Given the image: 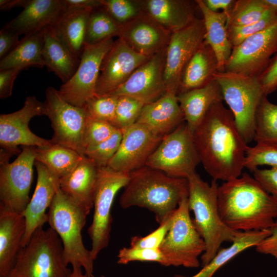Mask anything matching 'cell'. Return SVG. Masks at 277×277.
Returning a JSON list of instances; mask_svg holds the SVG:
<instances>
[{
	"label": "cell",
	"mask_w": 277,
	"mask_h": 277,
	"mask_svg": "<svg viewBox=\"0 0 277 277\" xmlns=\"http://www.w3.org/2000/svg\"><path fill=\"white\" fill-rule=\"evenodd\" d=\"M65 10L62 0H29L23 10L5 26L24 35L56 23Z\"/></svg>",
	"instance_id": "cb8c5ba5"
},
{
	"label": "cell",
	"mask_w": 277,
	"mask_h": 277,
	"mask_svg": "<svg viewBox=\"0 0 277 277\" xmlns=\"http://www.w3.org/2000/svg\"><path fill=\"white\" fill-rule=\"evenodd\" d=\"M62 241L50 227L37 229L23 247L8 277H69Z\"/></svg>",
	"instance_id": "8992f818"
},
{
	"label": "cell",
	"mask_w": 277,
	"mask_h": 277,
	"mask_svg": "<svg viewBox=\"0 0 277 277\" xmlns=\"http://www.w3.org/2000/svg\"><path fill=\"white\" fill-rule=\"evenodd\" d=\"M29 2V0H1L0 10L6 11L17 7L24 8Z\"/></svg>",
	"instance_id": "11a10c76"
},
{
	"label": "cell",
	"mask_w": 277,
	"mask_h": 277,
	"mask_svg": "<svg viewBox=\"0 0 277 277\" xmlns=\"http://www.w3.org/2000/svg\"><path fill=\"white\" fill-rule=\"evenodd\" d=\"M122 131L121 144L108 166L116 171L130 173L146 166L163 136L138 123Z\"/></svg>",
	"instance_id": "e0dca14e"
},
{
	"label": "cell",
	"mask_w": 277,
	"mask_h": 277,
	"mask_svg": "<svg viewBox=\"0 0 277 277\" xmlns=\"http://www.w3.org/2000/svg\"><path fill=\"white\" fill-rule=\"evenodd\" d=\"M269 6L264 0H238L227 17V27L247 25L260 20Z\"/></svg>",
	"instance_id": "8d00e7d4"
},
{
	"label": "cell",
	"mask_w": 277,
	"mask_h": 277,
	"mask_svg": "<svg viewBox=\"0 0 277 277\" xmlns=\"http://www.w3.org/2000/svg\"><path fill=\"white\" fill-rule=\"evenodd\" d=\"M45 114L44 103L34 96H27L19 110L1 114V147L15 154L18 152L19 145L43 147L52 144L51 140L36 135L29 128V123L33 117Z\"/></svg>",
	"instance_id": "2e32d148"
},
{
	"label": "cell",
	"mask_w": 277,
	"mask_h": 277,
	"mask_svg": "<svg viewBox=\"0 0 277 277\" xmlns=\"http://www.w3.org/2000/svg\"><path fill=\"white\" fill-rule=\"evenodd\" d=\"M270 234V230L240 231L228 247L220 249L214 258L196 274L191 276L176 274L173 277H213L224 264L245 250L255 247Z\"/></svg>",
	"instance_id": "d6a6232c"
},
{
	"label": "cell",
	"mask_w": 277,
	"mask_h": 277,
	"mask_svg": "<svg viewBox=\"0 0 277 277\" xmlns=\"http://www.w3.org/2000/svg\"><path fill=\"white\" fill-rule=\"evenodd\" d=\"M26 230L22 213L0 209V277H8L23 248Z\"/></svg>",
	"instance_id": "484cf974"
},
{
	"label": "cell",
	"mask_w": 277,
	"mask_h": 277,
	"mask_svg": "<svg viewBox=\"0 0 277 277\" xmlns=\"http://www.w3.org/2000/svg\"><path fill=\"white\" fill-rule=\"evenodd\" d=\"M65 11L95 8L101 6L100 0H62Z\"/></svg>",
	"instance_id": "f5cc1de1"
},
{
	"label": "cell",
	"mask_w": 277,
	"mask_h": 277,
	"mask_svg": "<svg viewBox=\"0 0 277 277\" xmlns=\"http://www.w3.org/2000/svg\"><path fill=\"white\" fill-rule=\"evenodd\" d=\"M112 37L94 44H85L78 67L72 77L58 90L69 104L80 107L96 96V85L103 58L114 42Z\"/></svg>",
	"instance_id": "4fadbf2b"
},
{
	"label": "cell",
	"mask_w": 277,
	"mask_h": 277,
	"mask_svg": "<svg viewBox=\"0 0 277 277\" xmlns=\"http://www.w3.org/2000/svg\"><path fill=\"white\" fill-rule=\"evenodd\" d=\"M201 11L205 26L204 41L214 52L218 62V71H225V66L233 48L227 34V15L224 12H213L203 0H196Z\"/></svg>",
	"instance_id": "f1b7e54d"
},
{
	"label": "cell",
	"mask_w": 277,
	"mask_h": 277,
	"mask_svg": "<svg viewBox=\"0 0 277 277\" xmlns=\"http://www.w3.org/2000/svg\"><path fill=\"white\" fill-rule=\"evenodd\" d=\"M200 163L192 133L185 122L163 137L146 166L171 177L187 179Z\"/></svg>",
	"instance_id": "9c48e42d"
},
{
	"label": "cell",
	"mask_w": 277,
	"mask_h": 277,
	"mask_svg": "<svg viewBox=\"0 0 277 277\" xmlns=\"http://www.w3.org/2000/svg\"><path fill=\"white\" fill-rule=\"evenodd\" d=\"M253 175L266 191L277 200V168H257Z\"/></svg>",
	"instance_id": "c3c4849f"
},
{
	"label": "cell",
	"mask_w": 277,
	"mask_h": 277,
	"mask_svg": "<svg viewBox=\"0 0 277 277\" xmlns=\"http://www.w3.org/2000/svg\"><path fill=\"white\" fill-rule=\"evenodd\" d=\"M184 122L177 93L166 91L156 101L144 105L136 123L145 125L153 133L164 136Z\"/></svg>",
	"instance_id": "7402d4cb"
},
{
	"label": "cell",
	"mask_w": 277,
	"mask_h": 277,
	"mask_svg": "<svg viewBox=\"0 0 277 277\" xmlns=\"http://www.w3.org/2000/svg\"><path fill=\"white\" fill-rule=\"evenodd\" d=\"M43 58L48 70L64 83L76 72L80 58L75 56L62 43L51 26L44 29Z\"/></svg>",
	"instance_id": "f546056e"
},
{
	"label": "cell",
	"mask_w": 277,
	"mask_h": 277,
	"mask_svg": "<svg viewBox=\"0 0 277 277\" xmlns=\"http://www.w3.org/2000/svg\"><path fill=\"white\" fill-rule=\"evenodd\" d=\"M117 263L127 264L133 261L153 262L169 266L168 261L160 249H137L123 248L117 255Z\"/></svg>",
	"instance_id": "f6af8a7d"
},
{
	"label": "cell",
	"mask_w": 277,
	"mask_h": 277,
	"mask_svg": "<svg viewBox=\"0 0 277 277\" xmlns=\"http://www.w3.org/2000/svg\"><path fill=\"white\" fill-rule=\"evenodd\" d=\"M93 9L65 11L56 23L51 26L59 39L79 58L85 44L88 21Z\"/></svg>",
	"instance_id": "4dcf8cb0"
},
{
	"label": "cell",
	"mask_w": 277,
	"mask_h": 277,
	"mask_svg": "<svg viewBox=\"0 0 277 277\" xmlns=\"http://www.w3.org/2000/svg\"><path fill=\"white\" fill-rule=\"evenodd\" d=\"M110 123L88 116L83 137L84 152L109 137L117 129Z\"/></svg>",
	"instance_id": "7bdbcfd3"
},
{
	"label": "cell",
	"mask_w": 277,
	"mask_h": 277,
	"mask_svg": "<svg viewBox=\"0 0 277 277\" xmlns=\"http://www.w3.org/2000/svg\"><path fill=\"white\" fill-rule=\"evenodd\" d=\"M166 48L151 56L108 95L131 97L145 105L159 99L166 92L164 80Z\"/></svg>",
	"instance_id": "d6986e66"
},
{
	"label": "cell",
	"mask_w": 277,
	"mask_h": 277,
	"mask_svg": "<svg viewBox=\"0 0 277 277\" xmlns=\"http://www.w3.org/2000/svg\"><path fill=\"white\" fill-rule=\"evenodd\" d=\"M270 234L255 247L256 251L277 259V220L270 229Z\"/></svg>",
	"instance_id": "f907efd6"
},
{
	"label": "cell",
	"mask_w": 277,
	"mask_h": 277,
	"mask_svg": "<svg viewBox=\"0 0 277 277\" xmlns=\"http://www.w3.org/2000/svg\"><path fill=\"white\" fill-rule=\"evenodd\" d=\"M37 171L36 187L30 201L22 213L26 222V230L23 239L22 247L29 242L34 232L43 227L47 222V213L55 195L60 189V179L52 174L41 163L35 160Z\"/></svg>",
	"instance_id": "44dd1931"
},
{
	"label": "cell",
	"mask_w": 277,
	"mask_h": 277,
	"mask_svg": "<svg viewBox=\"0 0 277 277\" xmlns=\"http://www.w3.org/2000/svg\"><path fill=\"white\" fill-rule=\"evenodd\" d=\"M122 136V130L117 129L107 139L86 150L84 155L91 159L98 168L107 167L118 149Z\"/></svg>",
	"instance_id": "f35d334b"
},
{
	"label": "cell",
	"mask_w": 277,
	"mask_h": 277,
	"mask_svg": "<svg viewBox=\"0 0 277 277\" xmlns=\"http://www.w3.org/2000/svg\"><path fill=\"white\" fill-rule=\"evenodd\" d=\"M85 155L70 148L52 143L35 147V160L45 165L59 179L72 171Z\"/></svg>",
	"instance_id": "836d02e7"
},
{
	"label": "cell",
	"mask_w": 277,
	"mask_h": 277,
	"mask_svg": "<svg viewBox=\"0 0 277 277\" xmlns=\"http://www.w3.org/2000/svg\"><path fill=\"white\" fill-rule=\"evenodd\" d=\"M177 99L185 122L192 133L211 107L215 103L223 101L221 89L215 79L202 87L178 93Z\"/></svg>",
	"instance_id": "4316f807"
},
{
	"label": "cell",
	"mask_w": 277,
	"mask_h": 277,
	"mask_svg": "<svg viewBox=\"0 0 277 277\" xmlns=\"http://www.w3.org/2000/svg\"><path fill=\"white\" fill-rule=\"evenodd\" d=\"M44 29L24 35L16 47L1 60L0 70L45 66L43 58Z\"/></svg>",
	"instance_id": "1f68e13d"
},
{
	"label": "cell",
	"mask_w": 277,
	"mask_h": 277,
	"mask_svg": "<svg viewBox=\"0 0 277 277\" xmlns=\"http://www.w3.org/2000/svg\"><path fill=\"white\" fill-rule=\"evenodd\" d=\"M129 174L120 199V206L124 209L146 208L155 214L159 224L169 218L182 200L188 196L187 179L171 177L147 166Z\"/></svg>",
	"instance_id": "3957f363"
},
{
	"label": "cell",
	"mask_w": 277,
	"mask_h": 277,
	"mask_svg": "<svg viewBox=\"0 0 277 277\" xmlns=\"http://www.w3.org/2000/svg\"><path fill=\"white\" fill-rule=\"evenodd\" d=\"M214 78L220 86L223 100L229 106L240 133L248 144L254 139L256 111L266 96L258 76L217 71Z\"/></svg>",
	"instance_id": "52a82bcc"
},
{
	"label": "cell",
	"mask_w": 277,
	"mask_h": 277,
	"mask_svg": "<svg viewBox=\"0 0 277 277\" xmlns=\"http://www.w3.org/2000/svg\"><path fill=\"white\" fill-rule=\"evenodd\" d=\"M203 19L195 17L184 28L171 34L166 48L164 80L166 91L178 93L183 72L204 41Z\"/></svg>",
	"instance_id": "9a60e30c"
},
{
	"label": "cell",
	"mask_w": 277,
	"mask_h": 277,
	"mask_svg": "<svg viewBox=\"0 0 277 277\" xmlns=\"http://www.w3.org/2000/svg\"><path fill=\"white\" fill-rule=\"evenodd\" d=\"M69 277H95L94 276H90L82 271V268L80 267H73L72 268V272ZM99 277H104V275H101Z\"/></svg>",
	"instance_id": "9f6ffc18"
},
{
	"label": "cell",
	"mask_w": 277,
	"mask_h": 277,
	"mask_svg": "<svg viewBox=\"0 0 277 277\" xmlns=\"http://www.w3.org/2000/svg\"><path fill=\"white\" fill-rule=\"evenodd\" d=\"M172 33L143 13L120 25L118 38L137 53L151 57L165 49Z\"/></svg>",
	"instance_id": "ffe728a7"
},
{
	"label": "cell",
	"mask_w": 277,
	"mask_h": 277,
	"mask_svg": "<svg viewBox=\"0 0 277 277\" xmlns=\"http://www.w3.org/2000/svg\"><path fill=\"white\" fill-rule=\"evenodd\" d=\"M188 203L194 214V226L204 241L206 249L201 255L202 265L208 264L225 242L232 243L240 231L228 227L222 221L218 208L217 181H204L195 172L188 179Z\"/></svg>",
	"instance_id": "277c9868"
},
{
	"label": "cell",
	"mask_w": 277,
	"mask_h": 277,
	"mask_svg": "<svg viewBox=\"0 0 277 277\" xmlns=\"http://www.w3.org/2000/svg\"><path fill=\"white\" fill-rule=\"evenodd\" d=\"M129 173L115 171L108 166L99 168L95 185L92 223L88 229L91 240L90 250L95 260L109 243L112 217L111 207L117 192L129 181Z\"/></svg>",
	"instance_id": "30bf717a"
},
{
	"label": "cell",
	"mask_w": 277,
	"mask_h": 277,
	"mask_svg": "<svg viewBox=\"0 0 277 277\" xmlns=\"http://www.w3.org/2000/svg\"><path fill=\"white\" fill-rule=\"evenodd\" d=\"M117 98L112 95H96L88 101L85 107L90 116L113 126Z\"/></svg>",
	"instance_id": "ee69618b"
},
{
	"label": "cell",
	"mask_w": 277,
	"mask_h": 277,
	"mask_svg": "<svg viewBox=\"0 0 277 277\" xmlns=\"http://www.w3.org/2000/svg\"><path fill=\"white\" fill-rule=\"evenodd\" d=\"M205 6L213 12H218L222 10L228 16L232 10L235 0H203Z\"/></svg>",
	"instance_id": "db71d44e"
},
{
	"label": "cell",
	"mask_w": 277,
	"mask_h": 277,
	"mask_svg": "<svg viewBox=\"0 0 277 277\" xmlns=\"http://www.w3.org/2000/svg\"><path fill=\"white\" fill-rule=\"evenodd\" d=\"M277 21V10L269 6L263 16L253 23L239 27H227L228 38L233 47L241 43L247 37L260 32Z\"/></svg>",
	"instance_id": "74e56055"
},
{
	"label": "cell",
	"mask_w": 277,
	"mask_h": 277,
	"mask_svg": "<svg viewBox=\"0 0 277 277\" xmlns=\"http://www.w3.org/2000/svg\"><path fill=\"white\" fill-rule=\"evenodd\" d=\"M21 71L18 68L0 70L1 98H6L11 95L14 81Z\"/></svg>",
	"instance_id": "816d5d0a"
},
{
	"label": "cell",
	"mask_w": 277,
	"mask_h": 277,
	"mask_svg": "<svg viewBox=\"0 0 277 277\" xmlns=\"http://www.w3.org/2000/svg\"><path fill=\"white\" fill-rule=\"evenodd\" d=\"M217 71L215 54L204 41L183 72L177 94L207 85L214 79V75Z\"/></svg>",
	"instance_id": "83f0119b"
},
{
	"label": "cell",
	"mask_w": 277,
	"mask_h": 277,
	"mask_svg": "<svg viewBox=\"0 0 277 277\" xmlns=\"http://www.w3.org/2000/svg\"><path fill=\"white\" fill-rule=\"evenodd\" d=\"M188 196L182 200L173 213L171 227L159 249L169 266L197 268L206 246L190 217Z\"/></svg>",
	"instance_id": "ba28073f"
},
{
	"label": "cell",
	"mask_w": 277,
	"mask_h": 277,
	"mask_svg": "<svg viewBox=\"0 0 277 277\" xmlns=\"http://www.w3.org/2000/svg\"><path fill=\"white\" fill-rule=\"evenodd\" d=\"M192 135L200 162L212 180L226 182L242 174L248 146L223 101L211 107Z\"/></svg>",
	"instance_id": "6da1fadb"
},
{
	"label": "cell",
	"mask_w": 277,
	"mask_h": 277,
	"mask_svg": "<svg viewBox=\"0 0 277 277\" xmlns=\"http://www.w3.org/2000/svg\"><path fill=\"white\" fill-rule=\"evenodd\" d=\"M98 172L94 163L85 155L72 171L60 179L62 191L88 214L93 207Z\"/></svg>",
	"instance_id": "d4e9b609"
},
{
	"label": "cell",
	"mask_w": 277,
	"mask_h": 277,
	"mask_svg": "<svg viewBox=\"0 0 277 277\" xmlns=\"http://www.w3.org/2000/svg\"><path fill=\"white\" fill-rule=\"evenodd\" d=\"M101 6L119 24L126 23L143 12L139 1L100 0Z\"/></svg>",
	"instance_id": "b9f144b4"
},
{
	"label": "cell",
	"mask_w": 277,
	"mask_h": 277,
	"mask_svg": "<svg viewBox=\"0 0 277 277\" xmlns=\"http://www.w3.org/2000/svg\"><path fill=\"white\" fill-rule=\"evenodd\" d=\"M44 102L46 114L51 122L53 135L51 139L56 144L84 155L83 137L89 116L85 107L72 105L64 100L58 90L53 87L46 90Z\"/></svg>",
	"instance_id": "8fae6325"
},
{
	"label": "cell",
	"mask_w": 277,
	"mask_h": 277,
	"mask_svg": "<svg viewBox=\"0 0 277 277\" xmlns=\"http://www.w3.org/2000/svg\"><path fill=\"white\" fill-rule=\"evenodd\" d=\"M264 94L268 95L277 89V53L265 69L258 76Z\"/></svg>",
	"instance_id": "7dc6e473"
},
{
	"label": "cell",
	"mask_w": 277,
	"mask_h": 277,
	"mask_svg": "<svg viewBox=\"0 0 277 277\" xmlns=\"http://www.w3.org/2000/svg\"><path fill=\"white\" fill-rule=\"evenodd\" d=\"M150 57L137 53L120 38L115 40L102 61L96 95L113 92Z\"/></svg>",
	"instance_id": "ac0fdd59"
},
{
	"label": "cell",
	"mask_w": 277,
	"mask_h": 277,
	"mask_svg": "<svg viewBox=\"0 0 277 277\" xmlns=\"http://www.w3.org/2000/svg\"><path fill=\"white\" fill-rule=\"evenodd\" d=\"M19 35L13 30L4 26L0 30V58L8 55L18 45Z\"/></svg>",
	"instance_id": "681fc988"
},
{
	"label": "cell",
	"mask_w": 277,
	"mask_h": 277,
	"mask_svg": "<svg viewBox=\"0 0 277 277\" xmlns=\"http://www.w3.org/2000/svg\"><path fill=\"white\" fill-rule=\"evenodd\" d=\"M253 140L256 143L277 146V105L270 102L266 95L256 111Z\"/></svg>",
	"instance_id": "e575fe53"
},
{
	"label": "cell",
	"mask_w": 277,
	"mask_h": 277,
	"mask_svg": "<svg viewBox=\"0 0 277 277\" xmlns=\"http://www.w3.org/2000/svg\"><path fill=\"white\" fill-rule=\"evenodd\" d=\"M139 3L143 13L172 33L189 25L199 9L196 0H143Z\"/></svg>",
	"instance_id": "603a6c76"
},
{
	"label": "cell",
	"mask_w": 277,
	"mask_h": 277,
	"mask_svg": "<svg viewBox=\"0 0 277 277\" xmlns=\"http://www.w3.org/2000/svg\"><path fill=\"white\" fill-rule=\"evenodd\" d=\"M277 53V21L232 48L225 71L258 76Z\"/></svg>",
	"instance_id": "5bb4252c"
},
{
	"label": "cell",
	"mask_w": 277,
	"mask_h": 277,
	"mask_svg": "<svg viewBox=\"0 0 277 277\" xmlns=\"http://www.w3.org/2000/svg\"><path fill=\"white\" fill-rule=\"evenodd\" d=\"M267 165L277 168V146L256 143L253 147L248 146L244 167L251 172L260 166Z\"/></svg>",
	"instance_id": "60d3db41"
},
{
	"label": "cell",
	"mask_w": 277,
	"mask_h": 277,
	"mask_svg": "<svg viewBox=\"0 0 277 277\" xmlns=\"http://www.w3.org/2000/svg\"><path fill=\"white\" fill-rule=\"evenodd\" d=\"M120 25L101 6L94 8L89 17L85 43L94 44L105 39L118 36Z\"/></svg>",
	"instance_id": "d590c367"
},
{
	"label": "cell",
	"mask_w": 277,
	"mask_h": 277,
	"mask_svg": "<svg viewBox=\"0 0 277 277\" xmlns=\"http://www.w3.org/2000/svg\"><path fill=\"white\" fill-rule=\"evenodd\" d=\"M35 147L23 146L12 163H1L0 209L22 213L28 205L35 162Z\"/></svg>",
	"instance_id": "7c38bea8"
},
{
	"label": "cell",
	"mask_w": 277,
	"mask_h": 277,
	"mask_svg": "<svg viewBox=\"0 0 277 277\" xmlns=\"http://www.w3.org/2000/svg\"><path fill=\"white\" fill-rule=\"evenodd\" d=\"M88 215L60 189L49 208L47 223L62 241L65 264L82 268L85 273L93 276L94 260L82 236Z\"/></svg>",
	"instance_id": "5b68a950"
},
{
	"label": "cell",
	"mask_w": 277,
	"mask_h": 277,
	"mask_svg": "<svg viewBox=\"0 0 277 277\" xmlns=\"http://www.w3.org/2000/svg\"><path fill=\"white\" fill-rule=\"evenodd\" d=\"M264 1L269 6L277 10V0H264Z\"/></svg>",
	"instance_id": "6f0895ef"
},
{
	"label": "cell",
	"mask_w": 277,
	"mask_h": 277,
	"mask_svg": "<svg viewBox=\"0 0 277 277\" xmlns=\"http://www.w3.org/2000/svg\"><path fill=\"white\" fill-rule=\"evenodd\" d=\"M217 204L223 222L235 231L269 230L277 217V200L247 172L219 185Z\"/></svg>",
	"instance_id": "7a4b0ae2"
},
{
	"label": "cell",
	"mask_w": 277,
	"mask_h": 277,
	"mask_svg": "<svg viewBox=\"0 0 277 277\" xmlns=\"http://www.w3.org/2000/svg\"><path fill=\"white\" fill-rule=\"evenodd\" d=\"M172 215L145 236H135L130 240V247L137 249H159L172 224Z\"/></svg>",
	"instance_id": "bcb514c9"
},
{
	"label": "cell",
	"mask_w": 277,
	"mask_h": 277,
	"mask_svg": "<svg viewBox=\"0 0 277 277\" xmlns=\"http://www.w3.org/2000/svg\"><path fill=\"white\" fill-rule=\"evenodd\" d=\"M117 97L113 126L122 130L136 122L145 104L131 97Z\"/></svg>",
	"instance_id": "ab89813d"
}]
</instances>
